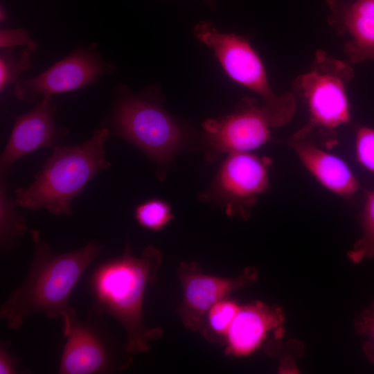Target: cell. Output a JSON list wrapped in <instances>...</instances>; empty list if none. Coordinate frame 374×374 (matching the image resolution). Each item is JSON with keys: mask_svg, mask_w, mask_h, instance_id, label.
<instances>
[{"mask_svg": "<svg viewBox=\"0 0 374 374\" xmlns=\"http://www.w3.org/2000/svg\"><path fill=\"white\" fill-rule=\"evenodd\" d=\"M312 134L307 123L287 139V145L320 184L342 198L351 199L361 188L357 178L344 160L319 147Z\"/></svg>", "mask_w": 374, "mask_h": 374, "instance_id": "12", "label": "cell"}, {"mask_svg": "<svg viewBox=\"0 0 374 374\" xmlns=\"http://www.w3.org/2000/svg\"><path fill=\"white\" fill-rule=\"evenodd\" d=\"M105 315L91 305L84 318H71L63 329L66 342L60 373H112L130 366L132 354L109 330Z\"/></svg>", "mask_w": 374, "mask_h": 374, "instance_id": "6", "label": "cell"}, {"mask_svg": "<svg viewBox=\"0 0 374 374\" xmlns=\"http://www.w3.org/2000/svg\"><path fill=\"white\" fill-rule=\"evenodd\" d=\"M271 160L249 152L230 153L220 171L218 184L222 191L231 199L242 217L256 198L269 188L268 169Z\"/></svg>", "mask_w": 374, "mask_h": 374, "instance_id": "13", "label": "cell"}, {"mask_svg": "<svg viewBox=\"0 0 374 374\" xmlns=\"http://www.w3.org/2000/svg\"><path fill=\"white\" fill-rule=\"evenodd\" d=\"M109 133L107 127H101L81 144L54 148L33 183L15 190L17 206L28 211L44 209L56 216L71 215L73 200L111 166L105 149Z\"/></svg>", "mask_w": 374, "mask_h": 374, "instance_id": "3", "label": "cell"}, {"mask_svg": "<svg viewBox=\"0 0 374 374\" xmlns=\"http://www.w3.org/2000/svg\"><path fill=\"white\" fill-rule=\"evenodd\" d=\"M5 17H6V12H5L4 8L1 7V20L3 21L5 19Z\"/></svg>", "mask_w": 374, "mask_h": 374, "instance_id": "25", "label": "cell"}, {"mask_svg": "<svg viewBox=\"0 0 374 374\" xmlns=\"http://www.w3.org/2000/svg\"><path fill=\"white\" fill-rule=\"evenodd\" d=\"M30 235L34 252L28 272L1 305L0 318L15 330L32 314L42 313L51 319L61 318L64 329L77 314L69 304L70 295L103 247L90 241L80 249L57 253L38 230L31 229Z\"/></svg>", "mask_w": 374, "mask_h": 374, "instance_id": "1", "label": "cell"}, {"mask_svg": "<svg viewBox=\"0 0 374 374\" xmlns=\"http://www.w3.org/2000/svg\"><path fill=\"white\" fill-rule=\"evenodd\" d=\"M206 1H211V0H206Z\"/></svg>", "mask_w": 374, "mask_h": 374, "instance_id": "26", "label": "cell"}, {"mask_svg": "<svg viewBox=\"0 0 374 374\" xmlns=\"http://www.w3.org/2000/svg\"><path fill=\"white\" fill-rule=\"evenodd\" d=\"M203 127L210 151L216 154L255 150L271 139V128L274 127L263 105L244 98L231 114L220 120H208Z\"/></svg>", "mask_w": 374, "mask_h": 374, "instance_id": "10", "label": "cell"}, {"mask_svg": "<svg viewBox=\"0 0 374 374\" xmlns=\"http://www.w3.org/2000/svg\"><path fill=\"white\" fill-rule=\"evenodd\" d=\"M342 24L349 37L344 51L350 61L374 60V0H356L345 10Z\"/></svg>", "mask_w": 374, "mask_h": 374, "instance_id": "15", "label": "cell"}, {"mask_svg": "<svg viewBox=\"0 0 374 374\" xmlns=\"http://www.w3.org/2000/svg\"><path fill=\"white\" fill-rule=\"evenodd\" d=\"M6 177L0 179V247L2 253H8L28 231L24 217L17 211L15 199L7 194Z\"/></svg>", "mask_w": 374, "mask_h": 374, "instance_id": "16", "label": "cell"}, {"mask_svg": "<svg viewBox=\"0 0 374 374\" xmlns=\"http://www.w3.org/2000/svg\"><path fill=\"white\" fill-rule=\"evenodd\" d=\"M56 109V103L48 96L16 119L0 157L1 175L6 177L14 163L22 157L39 148L62 145L68 130L57 125Z\"/></svg>", "mask_w": 374, "mask_h": 374, "instance_id": "11", "label": "cell"}, {"mask_svg": "<svg viewBox=\"0 0 374 374\" xmlns=\"http://www.w3.org/2000/svg\"><path fill=\"white\" fill-rule=\"evenodd\" d=\"M26 46L33 51L37 48V43L24 29H3L0 31V46L11 48L17 46Z\"/></svg>", "mask_w": 374, "mask_h": 374, "instance_id": "23", "label": "cell"}, {"mask_svg": "<svg viewBox=\"0 0 374 374\" xmlns=\"http://www.w3.org/2000/svg\"><path fill=\"white\" fill-rule=\"evenodd\" d=\"M161 263V254L155 247H148L136 256L127 243L121 256L98 265L91 278L92 305L121 323L132 355L148 352L150 343L163 333L160 327H148L143 317L145 290L157 281Z\"/></svg>", "mask_w": 374, "mask_h": 374, "instance_id": "2", "label": "cell"}, {"mask_svg": "<svg viewBox=\"0 0 374 374\" xmlns=\"http://www.w3.org/2000/svg\"><path fill=\"white\" fill-rule=\"evenodd\" d=\"M18 360L8 350V344L1 342L0 346V373L14 374L17 373Z\"/></svg>", "mask_w": 374, "mask_h": 374, "instance_id": "24", "label": "cell"}, {"mask_svg": "<svg viewBox=\"0 0 374 374\" xmlns=\"http://www.w3.org/2000/svg\"><path fill=\"white\" fill-rule=\"evenodd\" d=\"M283 323L284 314L278 306L259 301L240 305L224 340V354L233 357L251 355L270 332L280 338Z\"/></svg>", "mask_w": 374, "mask_h": 374, "instance_id": "14", "label": "cell"}, {"mask_svg": "<svg viewBox=\"0 0 374 374\" xmlns=\"http://www.w3.org/2000/svg\"><path fill=\"white\" fill-rule=\"evenodd\" d=\"M116 67L105 61L96 44L75 49L42 73L17 82L15 94L32 103L40 98L66 93L89 85L103 75L113 73Z\"/></svg>", "mask_w": 374, "mask_h": 374, "instance_id": "8", "label": "cell"}, {"mask_svg": "<svg viewBox=\"0 0 374 374\" xmlns=\"http://www.w3.org/2000/svg\"><path fill=\"white\" fill-rule=\"evenodd\" d=\"M360 223L362 235L348 253V258L354 263L364 259L374 260V190L366 192Z\"/></svg>", "mask_w": 374, "mask_h": 374, "instance_id": "18", "label": "cell"}, {"mask_svg": "<svg viewBox=\"0 0 374 374\" xmlns=\"http://www.w3.org/2000/svg\"><path fill=\"white\" fill-rule=\"evenodd\" d=\"M355 147L359 163L374 173V128L358 127L356 130Z\"/></svg>", "mask_w": 374, "mask_h": 374, "instance_id": "21", "label": "cell"}, {"mask_svg": "<svg viewBox=\"0 0 374 374\" xmlns=\"http://www.w3.org/2000/svg\"><path fill=\"white\" fill-rule=\"evenodd\" d=\"M351 66L319 51L310 70L298 76L294 88L308 104V123L330 148L338 143L337 129L350 120L347 84L353 77Z\"/></svg>", "mask_w": 374, "mask_h": 374, "instance_id": "4", "label": "cell"}, {"mask_svg": "<svg viewBox=\"0 0 374 374\" xmlns=\"http://www.w3.org/2000/svg\"><path fill=\"white\" fill-rule=\"evenodd\" d=\"M198 39L213 49L227 75L234 81L258 94L274 127L288 123L294 115L296 100L292 92L278 95L269 84L261 59L243 37L217 31L201 21L194 28Z\"/></svg>", "mask_w": 374, "mask_h": 374, "instance_id": "5", "label": "cell"}, {"mask_svg": "<svg viewBox=\"0 0 374 374\" xmlns=\"http://www.w3.org/2000/svg\"><path fill=\"white\" fill-rule=\"evenodd\" d=\"M134 216L142 227L151 231L160 230L173 217L168 204L160 199H150L139 205Z\"/></svg>", "mask_w": 374, "mask_h": 374, "instance_id": "20", "label": "cell"}, {"mask_svg": "<svg viewBox=\"0 0 374 374\" xmlns=\"http://www.w3.org/2000/svg\"><path fill=\"white\" fill-rule=\"evenodd\" d=\"M357 332L367 339L364 350L368 359L374 363V302L364 310L355 322Z\"/></svg>", "mask_w": 374, "mask_h": 374, "instance_id": "22", "label": "cell"}, {"mask_svg": "<svg viewBox=\"0 0 374 374\" xmlns=\"http://www.w3.org/2000/svg\"><path fill=\"white\" fill-rule=\"evenodd\" d=\"M177 276L182 299L176 313L186 329L200 333L209 308L233 292L253 285L258 279V273L254 267L249 266L235 277L213 276L204 273L198 262L191 261L179 265Z\"/></svg>", "mask_w": 374, "mask_h": 374, "instance_id": "9", "label": "cell"}, {"mask_svg": "<svg viewBox=\"0 0 374 374\" xmlns=\"http://www.w3.org/2000/svg\"><path fill=\"white\" fill-rule=\"evenodd\" d=\"M240 305L228 298L213 304L208 310L200 334L211 343L224 342L227 332L237 315Z\"/></svg>", "mask_w": 374, "mask_h": 374, "instance_id": "17", "label": "cell"}, {"mask_svg": "<svg viewBox=\"0 0 374 374\" xmlns=\"http://www.w3.org/2000/svg\"><path fill=\"white\" fill-rule=\"evenodd\" d=\"M112 122L115 132L155 161L170 157L181 143L174 120L157 103L118 88Z\"/></svg>", "mask_w": 374, "mask_h": 374, "instance_id": "7", "label": "cell"}, {"mask_svg": "<svg viewBox=\"0 0 374 374\" xmlns=\"http://www.w3.org/2000/svg\"><path fill=\"white\" fill-rule=\"evenodd\" d=\"M32 51L22 50L19 53L8 50L0 57V91L14 82L20 74L28 70L32 66Z\"/></svg>", "mask_w": 374, "mask_h": 374, "instance_id": "19", "label": "cell"}]
</instances>
